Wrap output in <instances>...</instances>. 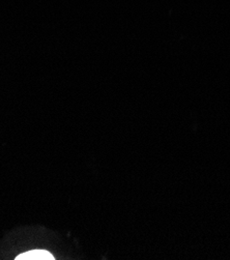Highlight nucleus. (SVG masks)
<instances>
[{
    "label": "nucleus",
    "instance_id": "f257e3e1",
    "mask_svg": "<svg viewBox=\"0 0 230 260\" xmlns=\"http://www.w3.org/2000/svg\"><path fill=\"white\" fill-rule=\"evenodd\" d=\"M16 260H54V257L46 250H31L18 255Z\"/></svg>",
    "mask_w": 230,
    "mask_h": 260
}]
</instances>
